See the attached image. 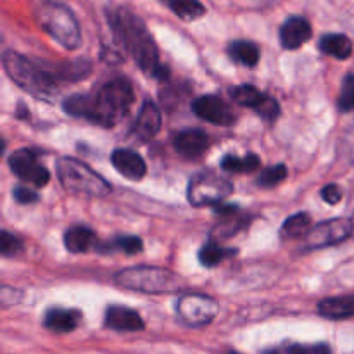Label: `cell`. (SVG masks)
Segmentation results:
<instances>
[{"mask_svg": "<svg viewBox=\"0 0 354 354\" xmlns=\"http://www.w3.org/2000/svg\"><path fill=\"white\" fill-rule=\"evenodd\" d=\"M135 102L133 86L128 80L116 78L100 86L93 95H71L62 102V109L76 118H85L95 124L114 127L124 118Z\"/></svg>", "mask_w": 354, "mask_h": 354, "instance_id": "6da1fadb", "label": "cell"}, {"mask_svg": "<svg viewBox=\"0 0 354 354\" xmlns=\"http://www.w3.org/2000/svg\"><path fill=\"white\" fill-rule=\"evenodd\" d=\"M107 17H109V24L113 28L116 40L135 59L138 68L147 73L149 76L166 82L169 71L159 61L158 45H156L152 35L149 33L142 17H138L127 7L113 10V12L107 14Z\"/></svg>", "mask_w": 354, "mask_h": 354, "instance_id": "7a4b0ae2", "label": "cell"}, {"mask_svg": "<svg viewBox=\"0 0 354 354\" xmlns=\"http://www.w3.org/2000/svg\"><path fill=\"white\" fill-rule=\"evenodd\" d=\"M33 14L38 26L50 35L59 45L68 50H75L82 45V30L78 19L68 6L54 0H41L35 6Z\"/></svg>", "mask_w": 354, "mask_h": 354, "instance_id": "3957f363", "label": "cell"}, {"mask_svg": "<svg viewBox=\"0 0 354 354\" xmlns=\"http://www.w3.org/2000/svg\"><path fill=\"white\" fill-rule=\"evenodd\" d=\"M2 64L7 76L24 92L38 99H47L55 92V76L47 69L40 68L24 55L14 50H7L2 55Z\"/></svg>", "mask_w": 354, "mask_h": 354, "instance_id": "277c9868", "label": "cell"}, {"mask_svg": "<svg viewBox=\"0 0 354 354\" xmlns=\"http://www.w3.org/2000/svg\"><path fill=\"white\" fill-rule=\"evenodd\" d=\"M114 282L123 289L144 294H166L178 290L183 280L176 273L158 266H133L118 273Z\"/></svg>", "mask_w": 354, "mask_h": 354, "instance_id": "5b68a950", "label": "cell"}, {"mask_svg": "<svg viewBox=\"0 0 354 354\" xmlns=\"http://www.w3.org/2000/svg\"><path fill=\"white\" fill-rule=\"evenodd\" d=\"M57 176L68 192L85 194L90 197H106L111 194V183L93 171L88 165L73 158L57 161Z\"/></svg>", "mask_w": 354, "mask_h": 354, "instance_id": "8992f818", "label": "cell"}, {"mask_svg": "<svg viewBox=\"0 0 354 354\" xmlns=\"http://www.w3.org/2000/svg\"><path fill=\"white\" fill-rule=\"evenodd\" d=\"M232 190H234V187L227 178H221L214 173L206 171L199 173L190 180L187 197H189V203L196 207L218 206V204H221V201L230 196Z\"/></svg>", "mask_w": 354, "mask_h": 354, "instance_id": "52a82bcc", "label": "cell"}, {"mask_svg": "<svg viewBox=\"0 0 354 354\" xmlns=\"http://www.w3.org/2000/svg\"><path fill=\"white\" fill-rule=\"evenodd\" d=\"M351 235H354L353 221L348 218H334V220L322 221L311 228L310 234L304 237V242L310 249H322L341 244Z\"/></svg>", "mask_w": 354, "mask_h": 354, "instance_id": "ba28073f", "label": "cell"}, {"mask_svg": "<svg viewBox=\"0 0 354 354\" xmlns=\"http://www.w3.org/2000/svg\"><path fill=\"white\" fill-rule=\"evenodd\" d=\"M218 310L220 306L216 304V301L203 296V294H187V296L180 297L178 304H176L178 317L192 327L209 324L218 315Z\"/></svg>", "mask_w": 354, "mask_h": 354, "instance_id": "9c48e42d", "label": "cell"}, {"mask_svg": "<svg viewBox=\"0 0 354 354\" xmlns=\"http://www.w3.org/2000/svg\"><path fill=\"white\" fill-rule=\"evenodd\" d=\"M9 166L17 178L35 187H45L50 182V173L38 161V152L31 149H19L9 158Z\"/></svg>", "mask_w": 354, "mask_h": 354, "instance_id": "30bf717a", "label": "cell"}, {"mask_svg": "<svg viewBox=\"0 0 354 354\" xmlns=\"http://www.w3.org/2000/svg\"><path fill=\"white\" fill-rule=\"evenodd\" d=\"M232 99L239 104V106L251 107L252 111L259 114L265 120L273 121L279 118L280 114V106L275 99L265 95L263 92H259L256 86L252 85H241L235 86V88L230 90Z\"/></svg>", "mask_w": 354, "mask_h": 354, "instance_id": "8fae6325", "label": "cell"}, {"mask_svg": "<svg viewBox=\"0 0 354 354\" xmlns=\"http://www.w3.org/2000/svg\"><path fill=\"white\" fill-rule=\"evenodd\" d=\"M192 109L201 120L218 124V127H230L235 121V114L232 107L216 95L197 97L192 104Z\"/></svg>", "mask_w": 354, "mask_h": 354, "instance_id": "7c38bea8", "label": "cell"}, {"mask_svg": "<svg viewBox=\"0 0 354 354\" xmlns=\"http://www.w3.org/2000/svg\"><path fill=\"white\" fill-rule=\"evenodd\" d=\"M311 37H313V28L310 21L303 16L287 17V21L280 28V44L287 50H297Z\"/></svg>", "mask_w": 354, "mask_h": 354, "instance_id": "4fadbf2b", "label": "cell"}, {"mask_svg": "<svg viewBox=\"0 0 354 354\" xmlns=\"http://www.w3.org/2000/svg\"><path fill=\"white\" fill-rule=\"evenodd\" d=\"M111 161H113V166L118 173H121L124 178L133 180V182L142 180L147 173V165H145L144 158L135 151H130V149H116L111 154Z\"/></svg>", "mask_w": 354, "mask_h": 354, "instance_id": "5bb4252c", "label": "cell"}, {"mask_svg": "<svg viewBox=\"0 0 354 354\" xmlns=\"http://www.w3.org/2000/svg\"><path fill=\"white\" fill-rule=\"evenodd\" d=\"M161 127L162 118L159 107L156 106L154 102H151V100L144 102V106L140 107V113H138L137 116V121H135L133 124V133L137 135L140 140L147 142L152 140V138L159 133Z\"/></svg>", "mask_w": 354, "mask_h": 354, "instance_id": "9a60e30c", "label": "cell"}, {"mask_svg": "<svg viewBox=\"0 0 354 354\" xmlns=\"http://www.w3.org/2000/svg\"><path fill=\"white\" fill-rule=\"evenodd\" d=\"M173 145H175L176 152L185 158H201L209 147V137L206 131L192 128V130H183L176 133L173 138Z\"/></svg>", "mask_w": 354, "mask_h": 354, "instance_id": "2e32d148", "label": "cell"}, {"mask_svg": "<svg viewBox=\"0 0 354 354\" xmlns=\"http://www.w3.org/2000/svg\"><path fill=\"white\" fill-rule=\"evenodd\" d=\"M106 325L118 332H138L144 330L145 324L137 311L127 306H109L106 311Z\"/></svg>", "mask_w": 354, "mask_h": 354, "instance_id": "e0dca14e", "label": "cell"}, {"mask_svg": "<svg viewBox=\"0 0 354 354\" xmlns=\"http://www.w3.org/2000/svg\"><path fill=\"white\" fill-rule=\"evenodd\" d=\"M82 322V313L76 310H64V308H52L45 313L44 325L52 332H64L75 330Z\"/></svg>", "mask_w": 354, "mask_h": 354, "instance_id": "ac0fdd59", "label": "cell"}, {"mask_svg": "<svg viewBox=\"0 0 354 354\" xmlns=\"http://www.w3.org/2000/svg\"><path fill=\"white\" fill-rule=\"evenodd\" d=\"M64 245L69 252L80 254V252L90 251L92 248L97 249L99 242H97V235L92 228L78 225V227H71L66 230Z\"/></svg>", "mask_w": 354, "mask_h": 354, "instance_id": "d6986e66", "label": "cell"}, {"mask_svg": "<svg viewBox=\"0 0 354 354\" xmlns=\"http://www.w3.org/2000/svg\"><path fill=\"white\" fill-rule=\"evenodd\" d=\"M318 313L330 320H344L354 317V294L351 296L327 297L318 303Z\"/></svg>", "mask_w": 354, "mask_h": 354, "instance_id": "ffe728a7", "label": "cell"}, {"mask_svg": "<svg viewBox=\"0 0 354 354\" xmlns=\"http://www.w3.org/2000/svg\"><path fill=\"white\" fill-rule=\"evenodd\" d=\"M318 48L325 55H330V57L348 59L353 54V41L351 38L342 33H328L320 38Z\"/></svg>", "mask_w": 354, "mask_h": 354, "instance_id": "44dd1931", "label": "cell"}, {"mask_svg": "<svg viewBox=\"0 0 354 354\" xmlns=\"http://www.w3.org/2000/svg\"><path fill=\"white\" fill-rule=\"evenodd\" d=\"M228 54H230V57L235 62H239L242 66H248V68H254L259 62V57H261V52H259L258 45L249 40L232 41L230 47H228Z\"/></svg>", "mask_w": 354, "mask_h": 354, "instance_id": "7402d4cb", "label": "cell"}, {"mask_svg": "<svg viewBox=\"0 0 354 354\" xmlns=\"http://www.w3.org/2000/svg\"><path fill=\"white\" fill-rule=\"evenodd\" d=\"M311 216L308 213H297L294 216L287 218L286 223L282 225L280 237L283 241H294V239L306 237L311 232Z\"/></svg>", "mask_w": 354, "mask_h": 354, "instance_id": "603a6c76", "label": "cell"}, {"mask_svg": "<svg viewBox=\"0 0 354 354\" xmlns=\"http://www.w3.org/2000/svg\"><path fill=\"white\" fill-rule=\"evenodd\" d=\"M183 21H196L206 16V6L201 0H162Z\"/></svg>", "mask_w": 354, "mask_h": 354, "instance_id": "cb8c5ba5", "label": "cell"}, {"mask_svg": "<svg viewBox=\"0 0 354 354\" xmlns=\"http://www.w3.org/2000/svg\"><path fill=\"white\" fill-rule=\"evenodd\" d=\"M237 254V249H228L221 248L218 242L211 241L207 244H204L199 251V261L201 265L206 266V268H214V266L220 265L221 261H225L227 258Z\"/></svg>", "mask_w": 354, "mask_h": 354, "instance_id": "d4e9b609", "label": "cell"}, {"mask_svg": "<svg viewBox=\"0 0 354 354\" xmlns=\"http://www.w3.org/2000/svg\"><path fill=\"white\" fill-rule=\"evenodd\" d=\"M100 252H124V254H137L142 251V241L135 235H120L113 241L97 245Z\"/></svg>", "mask_w": 354, "mask_h": 354, "instance_id": "484cf974", "label": "cell"}, {"mask_svg": "<svg viewBox=\"0 0 354 354\" xmlns=\"http://www.w3.org/2000/svg\"><path fill=\"white\" fill-rule=\"evenodd\" d=\"M259 165H261V161L256 154H248L244 158L227 154L221 159V168L228 173H252L259 168Z\"/></svg>", "mask_w": 354, "mask_h": 354, "instance_id": "4316f807", "label": "cell"}, {"mask_svg": "<svg viewBox=\"0 0 354 354\" xmlns=\"http://www.w3.org/2000/svg\"><path fill=\"white\" fill-rule=\"evenodd\" d=\"M220 223L218 227L214 228V237H221V239H228L234 237L237 232L244 230L248 227L249 220L245 216H242L241 209L235 211V213L227 214V216H220Z\"/></svg>", "mask_w": 354, "mask_h": 354, "instance_id": "83f0119b", "label": "cell"}, {"mask_svg": "<svg viewBox=\"0 0 354 354\" xmlns=\"http://www.w3.org/2000/svg\"><path fill=\"white\" fill-rule=\"evenodd\" d=\"M286 178H287L286 166L275 165V166H270V168H266L265 171L261 173L258 183L261 187H265V189H273V187H277L279 183H282Z\"/></svg>", "mask_w": 354, "mask_h": 354, "instance_id": "f1b7e54d", "label": "cell"}, {"mask_svg": "<svg viewBox=\"0 0 354 354\" xmlns=\"http://www.w3.org/2000/svg\"><path fill=\"white\" fill-rule=\"evenodd\" d=\"M0 251H2V256H6V258L17 256L23 251V241L19 237H16V235L3 230L0 234Z\"/></svg>", "mask_w": 354, "mask_h": 354, "instance_id": "f546056e", "label": "cell"}, {"mask_svg": "<svg viewBox=\"0 0 354 354\" xmlns=\"http://www.w3.org/2000/svg\"><path fill=\"white\" fill-rule=\"evenodd\" d=\"M339 107H341V111H344V113L354 111V75H349L348 78L344 80V88H342Z\"/></svg>", "mask_w": 354, "mask_h": 354, "instance_id": "4dcf8cb0", "label": "cell"}, {"mask_svg": "<svg viewBox=\"0 0 354 354\" xmlns=\"http://www.w3.org/2000/svg\"><path fill=\"white\" fill-rule=\"evenodd\" d=\"M287 354H332L327 344H292Z\"/></svg>", "mask_w": 354, "mask_h": 354, "instance_id": "1f68e13d", "label": "cell"}, {"mask_svg": "<svg viewBox=\"0 0 354 354\" xmlns=\"http://www.w3.org/2000/svg\"><path fill=\"white\" fill-rule=\"evenodd\" d=\"M12 197L16 199V203L19 204H35L38 203V194L35 192V190L28 189V187H16V189L12 190Z\"/></svg>", "mask_w": 354, "mask_h": 354, "instance_id": "d6a6232c", "label": "cell"}, {"mask_svg": "<svg viewBox=\"0 0 354 354\" xmlns=\"http://www.w3.org/2000/svg\"><path fill=\"white\" fill-rule=\"evenodd\" d=\"M322 199H324L325 203L332 204V206L337 203H341L342 201L341 187L335 185V183H330V185L324 187V190H322Z\"/></svg>", "mask_w": 354, "mask_h": 354, "instance_id": "836d02e7", "label": "cell"}, {"mask_svg": "<svg viewBox=\"0 0 354 354\" xmlns=\"http://www.w3.org/2000/svg\"><path fill=\"white\" fill-rule=\"evenodd\" d=\"M351 221H353V228H354V218H353V220H351Z\"/></svg>", "mask_w": 354, "mask_h": 354, "instance_id": "e575fe53", "label": "cell"}]
</instances>
